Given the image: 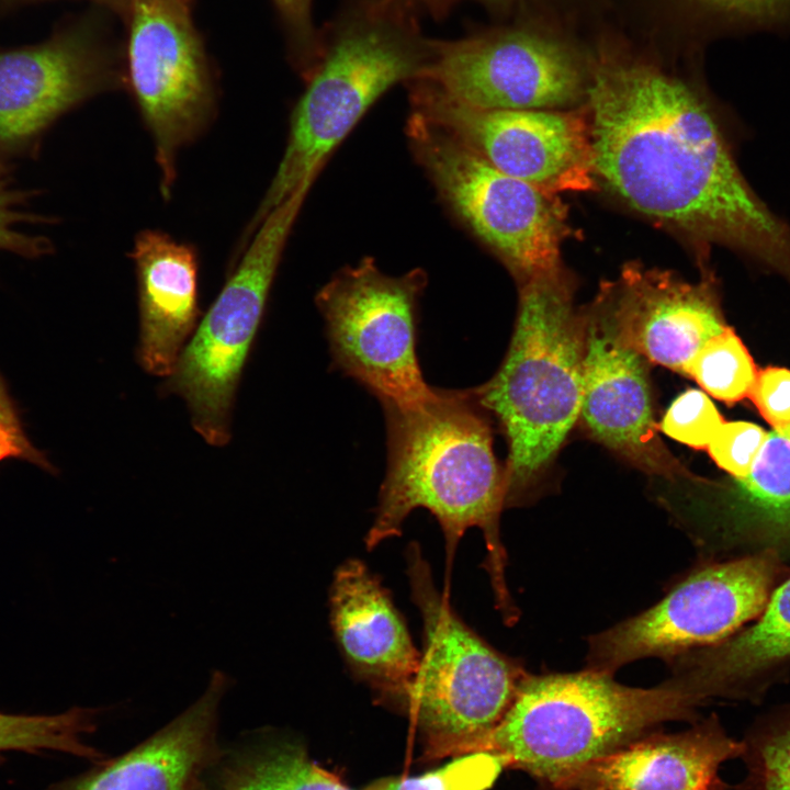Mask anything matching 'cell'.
<instances>
[{
  "label": "cell",
  "instance_id": "cell-1",
  "mask_svg": "<svg viewBox=\"0 0 790 790\" xmlns=\"http://www.w3.org/2000/svg\"><path fill=\"white\" fill-rule=\"evenodd\" d=\"M585 106L595 179L701 259L724 246L790 282V226L744 178L703 83L603 40Z\"/></svg>",
  "mask_w": 790,
  "mask_h": 790
},
{
  "label": "cell",
  "instance_id": "cell-2",
  "mask_svg": "<svg viewBox=\"0 0 790 790\" xmlns=\"http://www.w3.org/2000/svg\"><path fill=\"white\" fill-rule=\"evenodd\" d=\"M382 406L387 465L366 548L398 537L408 515L425 508L443 531L450 569L460 539L476 527L485 539L486 568L497 606L507 621L512 620L499 531L506 506L505 466L495 456L488 411L475 390L433 387L419 404Z\"/></svg>",
  "mask_w": 790,
  "mask_h": 790
},
{
  "label": "cell",
  "instance_id": "cell-3",
  "mask_svg": "<svg viewBox=\"0 0 790 790\" xmlns=\"http://www.w3.org/2000/svg\"><path fill=\"white\" fill-rule=\"evenodd\" d=\"M510 345L496 374L474 388L508 442L506 506L518 505L543 476L579 418L585 309L563 267L521 283Z\"/></svg>",
  "mask_w": 790,
  "mask_h": 790
},
{
  "label": "cell",
  "instance_id": "cell-4",
  "mask_svg": "<svg viewBox=\"0 0 790 790\" xmlns=\"http://www.w3.org/2000/svg\"><path fill=\"white\" fill-rule=\"evenodd\" d=\"M704 706L678 674L651 687L617 682L586 669L526 675L481 752L498 756L552 790H567L592 760L655 732L666 722L698 719Z\"/></svg>",
  "mask_w": 790,
  "mask_h": 790
},
{
  "label": "cell",
  "instance_id": "cell-5",
  "mask_svg": "<svg viewBox=\"0 0 790 790\" xmlns=\"http://www.w3.org/2000/svg\"><path fill=\"white\" fill-rule=\"evenodd\" d=\"M436 41L425 37L398 3L358 1L320 40L318 58L297 102L281 162L244 240L264 217L307 182L371 105L429 64Z\"/></svg>",
  "mask_w": 790,
  "mask_h": 790
},
{
  "label": "cell",
  "instance_id": "cell-6",
  "mask_svg": "<svg viewBox=\"0 0 790 790\" xmlns=\"http://www.w3.org/2000/svg\"><path fill=\"white\" fill-rule=\"evenodd\" d=\"M406 561L424 625V651L406 711L428 758L479 752L527 674L459 618L437 590L417 543H409Z\"/></svg>",
  "mask_w": 790,
  "mask_h": 790
},
{
  "label": "cell",
  "instance_id": "cell-7",
  "mask_svg": "<svg viewBox=\"0 0 790 790\" xmlns=\"http://www.w3.org/2000/svg\"><path fill=\"white\" fill-rule=\"evenodd\" d=\"M312 183L269 213L219 295L183 348L167 388L184 398L194 429L213 445L230 438L236 388L260 326L269 292Z\"/></svg>",
  "mask_w": 790,
  "mask_h": 790
},
{
  "label": "cell",
  "instance_id": "cell-8",
  "mask_svg": "<svg viewBox=\"0 0 790 790\" xmlns=\"http://www.w3.org/2000/svg\"><path fill=\"white\" fill-rule=\"evenodd\" d=\"M408 135L440 196L519 283L562 267L569 227L556 195L498 170L417 112Z\"/></svg>",
  "mask_w": 790,
  "mask_h": 790
},
{
  "label": "cell",
  "instance_id": "cell-9",
  "mask_svg": "<svg viewBox=\"0 0 790 790\" xmlns=\"http://www.w3.org/2000/svg\"><path fill=\"white\" fill-rule=\"evenodd\" d=\"M590 52L545 21L521 20L436 41L414 81L481 109H573L585 103Z\"/></svg>",
  "mask_w": 790,
  "mask_h": 790
},
{
  "label": "cell",
  "instance_id": "cell-10",
  "mask_svg": "<svg viewBox=\"0 0 790 790\" xmlns=\"http://www.w3.org/2000/svg\"><path fill=\"white\" fill-rule=\"evenodd\" d=\"M790 575L763 551L701 565L659 602L589 639V668L613 674L646 657L674 658L723 641L753 622Z\"/></svg>",
  "mask_w": 790,
  "mask_h": 790
},
{
  "label": "cell",
  "instance_id": "cell-11",
  "mask_svg": "<svg viewBox=\"0 0 790 790\" xmlns=\"http://www.w3.org/2000/svg\"><path fill=\"white\" fill-rule=\"evenodd\" d=\"M422 271L383 273L371 258L337 273L317 294L335 368L382 405H416L432 393L417 358Z\"/></svg>",
  "mask_w": 790,
  "mask_h": 790
},
{
  "label": "cell",
  "instance_id": "cell-12",
  "mask_svg": "<svg viewBox=\"0 0 790 790\" xmlns=\"http://www.w3.org/2000/svg\"><path fill=\"white\" fill-rule=\"evenodd\" d=\"M128 77L168 199L180 149L214 115V94L188 0H128Z\"/></svg>",
  "mask_w": 790,
  "mask_h": 790
},
{
  "label": "cell",
  "instance_id": "cell-13",
  "mask_svg": "<svg viewBox=\"0 0 790 790\" xmlns=\"http://www.w3.org/2000/svg\"><path fill=\"white\" fill-rule=\"evenodd\" d=\"M415 112L498 170L557 195L595 188L585 103L573 109H481L414 82Z\"/></svg>",
  "mask_w": 790,
  "mask_h": 790
},
{
  "label": "cell",
  "instance_id": "cell-14",
  "mask_svg": "<svg viewBox=\"0 0 790 790\" xmlns=\"http://www.w3.org/2000/svg\"><path fill=\"white\" fill-rule=\"evenodd\" d=\"M585 314L579 411L584 427L596 441L647 474L692 478L658 437L647 361L621 341L599 294Z\"/></svg>",
  "mask_w": 790,
  "mask_h": 790
},
{
  "label": "cell",
  "instance_id": "cell-15",
  "mask_svg": "<svg viewBox=\"0 0 790 790\" xmlns=\"http://www.w3.org/2000/svg\"><path fill=\"white\" fill-rule=\"evenodd\" d=\"M113 79L106 59L77 32L0 50V159L35 157L49 128Z\"/></svg>",
  "mask_w": 790,
  "mask_h": 790
},
{
  "label": "cell",
  "instance_id": "cell-16",
  "mask_svg": "<svg viewBox=\"0 0 790 790\" xmlns=\"http://www.w3.org/2000/svg\"><path fill=\"white\" fill-rule=\"evenodd\" d=\"M599 295L625 346L682 375L697 351L726 327L711 274L691 283L630 262Z\"/></svg>",
  "mask_w": 790,
  "mask_h": 790
},
{
  "label": "cell",
  "instance_id": "cell-17",
  "mask_svg": "<svg viewBox=\"0 0 790 790\" xmlns=\"http://www.w3.org/2000/svg\"><path fill=\"white\" fill-rule=\"evenodd\" d=\"M330 622L352 675L381 701L406 710L420 654L387 590L359 560L335 572Z\"/></svg>",
  "mask_w": 790,
  "mask_h": 790
},
{
  "label": "cell",
  "instance_id": "cell-18",
  "mask_svg": "<svg viewBox=\"0 0 790 790\" xmlns=\"http://www.w3.org/2000/svg\"><path fill=\"white\" fill-rule=\"evenodd\" d=\"M742 751L712 714L688 730L655 731L592 760L567 790H731L719 770Z\"/></svg>",
  "mask_w": 790,
  "mask_h": 790
},
{
  "label": "cell",
  "instance_id": "cell-19",
  "mask_svg": "<svg viewBox=\"0 0 790 790\" xmlns=\"http://www.w3.org/2000/svg\"><path fill=\"white\" fill-rule=\"evenodd\" d=\"M230 678L212 673L204 693L128 753L58 790H203L201 777L216 755L221 700Z\"/></svg>",
  "mask_w": 790,
  "mask_h": 790
},
{
  "label": "cell",
  "instance_id": "cell-20",
  "mask_svg": "<svg viewBox=\"0 0 790 790\" xmlns=\"http://www.w3.org/2000/svg\"><path fill=\"white\" fill-rule=\"evenodd\" d=\"M704 703L760 702L790 673V575L761 613L730 637L672 658Z\"/></svg>",
  "mask_w": 790,
  "mask_h": 790
},
{
  "label": "cell",
  "instance_id": "cell-21",
  "mask_svg": "<svg viewBox=\"0 0 790 790\" xmlns=\"http://www.w3.org/2000/svg\"><path fill=\"white\" fill-rule=\"evenodd\" d=\"M131 257L139 302L143 368L169 377L199 317L198 256L193 247L159 230H143Z\"/></svg>",
  "mask_w": 790,
  "mask_h": 790
},
{
  "label": "cell",
  "instance_id": "cell-22",
  "mask_svg": "<svg viewBox=\"0 0 790 790\" xmlns=\"http://www.w3.org/2000/svg\"><path fill=\"white\" fill-rule=\"evenodd\" d=\"M734 483L720 546L790 560V427L772 428L748 475Z\"/></svg>",
  "mask_w": 790,
  "mask_h": 790
},
{
  "label": "cell",
  "instance_id": "cell-23",
  "mask_svg": "<svg viewBox=\"0 0 790 790\" xmlns=\"http://www.w3.org/2000/svg\"><path fill=\"white\" fill-rule=\"evenodd\" d=\"M657 10L692 49L722 37L790 35V0H656Z\"/></svg>",
  "mask_w": 790,
  "mask_h": 790
},
{
  "label": "cell",
  "instance_id": "cell-24",
  "mask_svg": "<svg viewBox=\"0 0 790 790\" xmlns=\"http://www.w3.org/2000/svg\"><path fill=\"white\" fill-rule=\"evenodd\" d=\"M221 790H354L314 763L297 744L278 742L229 764Z\"/></svg>",
  "mask_w": 790,
  "mask_h": 790
},
{
  "label": "cell",
  "instance_id": "cell-25",
  "mask_svg": "<svg viewBox=\"0 0 790 790\" xmlns=\"http://www.w3.org/2000/svg\"><path fill=\"white\" fill-rule=\"evenodd\" d=\"M93 714L81 708L49 715L0 713V752L57 751L98 759L101 754L83 740L94 727Z\"/></svg>",
  "mask_w": 790,
  "mask_h": 790
},
{
  "label": "cell",
  "instance_id": "cell-26",
  "mask_svg": "<svg viewBox=\"0 0 790 790\" xmlns=\"http://www.w3.org/2000/svg\"><path fill=\"white\" fill-rule=\"evenodd\" d=\"M741 742L746 774L733 790H790V703L757 716Z\"/></svg>",
  "mask_w": 790,
  "mask_h": 790
},
{
  "label": "cell",
  "instance_id": "cell-27",
  "mask_svg": "<svg viewBox=\"0 0 790 790\" xmlns=\"http://www.w3.org/2000/svg\"><path fill=\"white\" fill-rule=\"evenodd\" d=\"M757 372L747 348L726 326L697 351L685 375L693 379L714 398L733 404L749 395Z\"/></svg>",
  "mask_w": 790,
  "mask_h": 790
},
{
  "label": "cell",
  "instance_id": "cell-28",
  "mask_svg": "<svg viewBox=\"0 0 790 790\" xmlns=\"http://www.w3.org/2000/svg\"><path fill=\"white\" fill-rule=\"evenodd\" d=\"M504 767L498 756L474 752L418 776L377 779L361 790H486Z\"/></svg>",
  "mask_w": 790,
  "mask_h": 790
},
{
  "label": "cell",
  "instance_id": "cell-29",
  "mask_svg": "<svg viewBox=\"0 0 790 790\" xmlns=\"http://www.w3.org/2000/svg\"><path fill=\"white\" fill-rule=\"evenodd\" d=\"M33 190H24L15 184L14 169L9 160L0 159V250L36 259L54 251L50 239L33 235L21 229L27 224L53 223L54 219L31 212Z\"/></svg>",
  "mask_w": 790,
  "mask_h": 790
},
{
  "label": "cell",
  "instance_id": "cell-30",
  "mask_svg": "<svg viewBox=\"0 0 790 790\" xmlns=\"http://www.w3.org/2000/svg\"><path fill=\"white\" fill-rule=\"evenodd\" d=\"M709 396L699 390L680 394L665 413L659 429L669 438L695 449H707L723 424Z\"/></svg>",
  "mask_w": 790,
  "mask_h": 790
},
{
  "label": "cell",
  "instance_id": "cell-31",
  "mask_svg": "<svg viewBox=\"0 0 790 790\" xmlns=\"http://www.w3.org/2000/svg\"><path fill=\"white\" fill-rule=\"evenodd\" d=\"M766 435L753 422H723L707 449L719 467L740 479L751 472Z\"/></svg>",
  "mask_w": 790,
  "mask_h": 790
},
{
  "label": "cell",
  "instance_id": "cell-32",
  "mask_svg": "<svg viewBox=\"0 0 790 790\" xmlns=\"http://www.w3.org/2000/svg\"><path fill=\"white\" fill-rule=\"evenodd\" d=\"M748 397L774 429L790 427V370L768 366L758 371Z\"/></svg>",
  "mask_w": 790,
  "mask_h": 790
},
{
  "label": "cell",
  "instance_id": "cell-33",
  "mask_svg": "<svg viewBox=\"0 0 790 790\" xmlns=\"http://www.w3.org/2000/svg\"><path fill=\"white\" fill-rule=\"evenodd\" d=\"M290 34L292 48L301 67L312 70L319 50L321 36L317 35L311 14L312 0H273Z\"/></svg>",
  "mask_w": 790,
  "mask_h": 790
},
{
  "label": "cell",
  "instance_id": "cell-34",
  "mask_svg": "<svg viewBox=\"0 0 790 790\" xmlns=\"http://www.w3.org/2000/svg\"><path fill=\"white\" fill-rule=\"evenodd\" d=\"M11 458L46 465L43 456L23 433L12 404L0 383V461Z\"/></svg>",
  "mask_w": 790,
  "mask_h": 790
},
{
  "label": "cell",
  "instance_id": "cell-35",
  "mask_svg": "<svg viewBox=\"0 0 790 790\" xmlns=\"http://www.w3.org/2000/svg\"><path fill=\"white\" fill-rule=\"evenodd\" d=\"M420 1L425 2L432 12L440 14V13L445 12L453 4H455L456 2H460L462 0H420ZM474 1H478L493 10L507 11L514 7L522 5L530 0H474Z\"/></svg>",
  "mask_w": 790,
  "mask_h": 790
},
{
  "label": "cell",
  "instance_id": "cell-36",
  "mask_svg": "<svg viewBox=\"0 0 790 790\" xmlns=\"http://www.w3.org/2000/svg\"><path fill=\"white\" fill-rule=\"evenodd\" d=\"M8 3H22V2H34V1H41V0H4ZM95 2H100L102 4H105L110 8L115 9L116 11H123V13L126 15L127 13V5L128 0H93Z\"/></svg>",
  "mask_w": 790,
  "mask_h": 790
},
{
  "label": "cell",
  "instance_id": "cell-37",
  "mask_svg": "<svg viewBox=\"0 0 790 790\" xmlns=\"http://www.w3.org/2000/svg\"><path fill=\"white\" fill-rule=\"evenodd\" d=\"M386 1L399 3V2L403 1V0H386Z\"/></svg>",
  "mask_w": 790,
  "mask_h": 790
},
{
  "label": "cell",
  "instance_id": "cell-38",
  "mask_svg": "<svg viewBox=\"0 0 790 790\" xmlns=\"http://www.w3.org/2000/svg\"><path fill=\"white\" fill-rule=\"evenodd\" d=\"M203 790H206V789H203Z\"/></svg>",
  "mask_w": 790,
  "mask_h": 790
}]
</instances>
